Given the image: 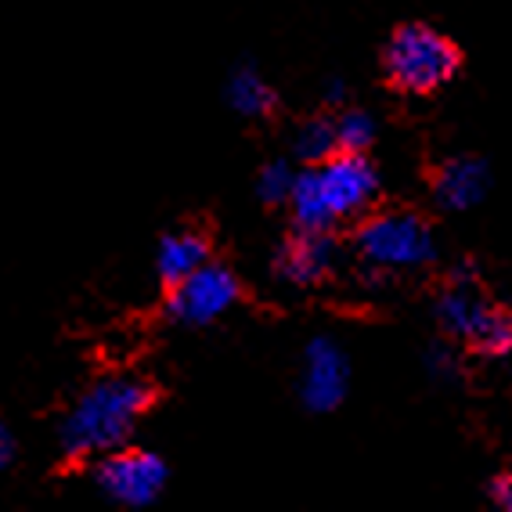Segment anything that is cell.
<instances>
[{
    "label": "cell",
    "instance_id": "cell-13",
    "mask_svg": "<svg viewBox=\"0 0 512 512\" xmlns=\"http://www.w3.org/2000/svg\"><path fill=\"white\" fill-rule=\"evenodd\" d=\"M293 152H296V159H303L307 166H314V163H321V159L336 156V152H339L336 119H329V116L307 119V123H303V127L296 130Z\"/></svg>",
    "mask_w": 512,
    "mask_h": 512
},
{
    "label": "cell",
    "instance_id": "cell-16",
    "mask_svg": "<svg viewBox=\"0 0 512 512\" xmlns=\"http://www.w3.org/2000/svg\"><path fill=\"white\" fill-rule=\"evenodd\" d=\"M426 372H430L437 383H451V379H458L455 354H451L448 347H433L430 354H426Z\"/></svg>",
    "mask_w": 512,
    "mask_h": 512
},
{
    "label": "cell",
    "instance_id": "cell-11",
    "mask_svg": "<svg viewBox=\"0 0 512 512\" xmlns=\"http://www.w3.org/2000/svg\"><path fill=\"white\" fill-rule=\"evenodd\" d=\"M206 260H210V246H206V238L199 231H170L159 242L156 271L166 285H174L192 275V271H199Z\"/></svg>",
    "mask_w": 512,
    "mask_h": 512
},
{
    "label": "cell",
    "instance_id": "cell-15",
    "mask_svg": "<svg viewBox=\"0 0 512 512\" xmlns=\"http://www.w3.org/2000/svg\"><path fill=\"white\" fill-rule=\"evenodd\" d=\"M293 184H296V170L285 159H275V163H267L256 177V192L264 202H289L293 195Z\"/></svg>",
    "mask_w": 512,
    "mask_h": 512
},
{
    "label": "cell",
    "instance_id": "cell-3",
    "mask_svg": "<svg viewBox=\"0 0 512 512\" xmlns=\"http://www.w3.org/2000/svg\"><path fill=\"white\" fill-rule=\"evenodd\" d=\"M462 55L440 29L408 22L394 29V37L386 40L383 69L386 80L404 94H433L455 80Z\"/></svg>",
    "mask_w": 512,
    "mask_h": 512
},
{
    "label": "cell",
    "instance_id": "cell-9",
    "mask_svg": "<svg viewBox=\"0 0 512 512\" xmlns=\"http://www.w3.org/2000/svg\"><path fill=\"white\" fill-rule=\"evenodd\" d=\"M332 264H336V242L329 231L296 228V235L278 249L275 271L289 285H314L329 278Z\"/></svg>",
    "mask_w": 512,
    "mask_h": 512
},
{
    "label": "cell",
    "instance_id": "cell-17",
    "mask_svg": "<svg viewBox=\"0 0 512 512\" xmlns=\"http://www.w3.org/2000/svg\"><path fill=\"white\" fill-rule=\"evenodd\" d=\"M491 502L498 505L502 512H512V469H509V473H502L491 484Z\"/></svg>",
    "mask_w": 512,
    "mask_h": 512
},
{
    "label": "cell",
    "instance_id": "cell-8",
    "mask_svg": "<svg viewBox=\"0 0 512 512\" xmlns=\"http://www.w3.org/2000/svg\"><path fill=\"white\" fill-rule=\"evenodd\" d=\"M350 390V361L329 336H318L303 350L300 401L311 412H332Z\"/></svg>",
    "mask_w": 512,
    "mask_h": 512
},
{
    "label": "cell",
    "instance_id": "cell-18",
    "mask_svg": "<svg viewBox=\"0 0 512 512\" xmlns=\"http://www.w3.org/2000/svg\"><path fill=\"white\" fill-rule=\"evenodd\" d=\"M11 455H15V437H11V430L4 426V422H0V469L8 466Z\"/></svg>",
    "mask_w": 512,
    "mask_h": 512
},
{
    "label": "cell",
    "instance_id": "cell-12",
    "mask_svg": "<svg viewBox=\"0 0 512 512\" xmlns=\"http://www.w3.org/2000/svg\"><path fill=\"white\" fill-rule=\"evenodd\" d=\"M228 105L246 119H264L275 112L278 94L275 87L256 73L253 65H238L235 73L228 76Z\"/></svg>",
    "mask_w": 512,
    "mask_h": 512
},
{
    "label": "cell",
    "instance_id": "cell-4",
    "mask_svg": "<svg viewBox=\"0 0 512 512\" xmlns=\"http://www.w3.org/2000/svg\"><path fill=\"white\" fill-rule=\"evenodd\" d=\"M437 325L476 354H512V311L487 300L476 282H448V289L437 296Z\"/></svg>",
    "mask_w": 512,
    "mask_h": 512
},
{
    "label": "cell",
    "instance_id": "cell-7",
    "mask_svg": "<svg viewBox=\"0 0 512 512\" xmlns=\"http://www.w3.org/2000/svg\"><path fill=\"white\" fill-rule=\"evenodd\" d=\"M238 293H242V285H238L235 271L206 260L199 271L170 285L166 311L181 325H213L235 307Z\"/></svg>",
    "mask_w": 512,
    "mask_h": 512
},
{
    "label": "cell",
    "instance_id": "cell-6",
    "mask_svg": "<svg viewBox=\"0 0 512 512\" xmlns=\"http://www.w3.org/2000/svg\"><path fill=\"white\" fill-rule=\"evenodd\" d=\"M166 462L156 451H141V448H116L109 455H101L98 469H94V480L105 494H109L116 505H127V509H145L163 494L166 487Z\"/></svg>",
    "mask_w": 512,
    "mask_h": 512
},
{
    "label": "cell",
    "instance_id": "cell-5",
    "mask_svg": "<svg viewBox=\"0 0 512 512\" xmlns=\"http://www.w3.org/2000/svg\"><path fill=\"white\" fill-rule=\"evenodd\" d=\"M357 253L375 271H415L437 256V235L412 210L372 213L357 228Z\"/></svg>",
    "mask_w": 512,
    "mask_h": 512
},
{
    "label": "cell",
    "instance_id": "cell-1",
    "mask_svg": "<svg viewBox=\"0 0 512 512\" xmlns=\"http://www.w3.org/2000/svg\"><path fill=\"white\" fill-rule=\"evenodd\" d=\"M152 404V386L134 375H105L80 394L62 419V451L69 458H94L123 448Z\"/></svg>",
    "mask_w": 512,
    "mask_h": 512
},
{
    "label": "cell",
    "instance_id": "cell-2",
    "mask_svg": "<svg viewBox=\"0 0 512 512\" xmlns=\"http://www.w3.org/2000/svg\"><path fill=\"white\" fill-rule=\"evenodd\" d=\"M379 195V170L365 152H336L296 174L293 206L296 228L332 231L350 217H361Z\"/></svg>",
    "mask_w": 512,
    "mask_h": 512
},
{
    "label": "cell",
    "instance_id": "cell-19",
    "mask_svg": "<svg viewBox=\"0 0 512 512\" xmlns=\"http://www.w3.org/2000/svg\"><path fill=\"white\" fill-rule=\"evenodd\" d=\"M343 98H347V83L332 80L329 87H325V101H329V105H343Z\"/></svg>",
    "mask_w": 512,
    "mask_h": 512
},
{
    "label": "cell",
    "instance_id": "cell-14",
    "mask_svg": "<svg viewBox=\"0 0 512 512\" xmlns=\"http://www.w3.org/2000/svg\"><path fill=\"white\" fill-rule=\"evenodd\" d=\"M375 116H368L365 109H347L336 116V138L339 152H368V145L375 141Z\"/></svg>",
    "mask_w": 512,
    "mask_h": 512
},
{
    "label": "cell",
    "instance_id": "cell-10",
    "mask_svg": "<svg viewBox=\"0 0 512 512\" xmlns=\"http://www.w3.org/2000/svg\"><path fill=\"white\" fill-rule=\"evenodd\" d=\"M487 188H491V170L480 156H451L433 170V199L440 210H473L484 202Z\"/></svg>",
    "mask_w": 512,
    "mask_h": 512
}]
</instances>
